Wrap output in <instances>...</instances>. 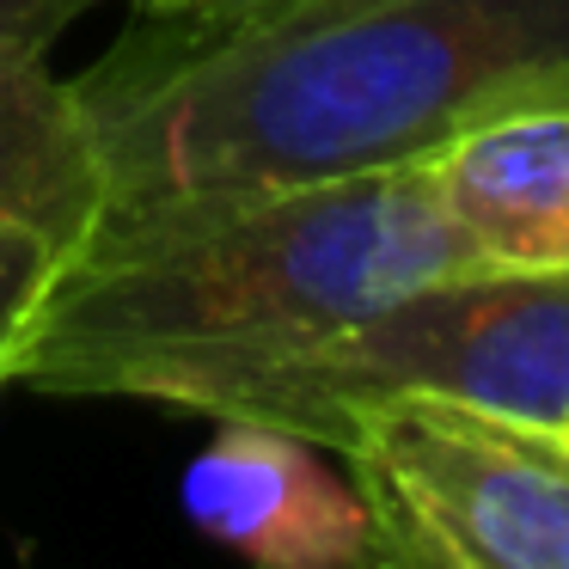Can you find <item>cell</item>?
Segmentation results:
<instances>
[{"mask_svg": "<svg viewBox=\"0 0 569 569\" xmlns=\"http://www.w3.org/2000/svg\"><path fill=\"white\" fill-rule=\"evenodd\" d=\"M380 569H569V441L435 398L343 417Z\"/></svg>", "mask_w": 569, "mask_h": 569, "instance_id": "cell-4", "label": "cell"}, {"mask_svg": "<svg viewBox=\"0 0 569 569\" xmlns=\"http://www.w3.org/2000/svg\"><path fill=\"white\" fill-rule=\"evenodd\" d=\"M557 441H569V429H563V435H557Z\"/></svg>", "mask_w": 569, "mask_h": 569, "instance_id": "cell-14", "label": "cell"}, {"mask_svg": "<svg viewBox=\"0 0 569 569\" xmlns=\"http://www.w3.org/2000/svg\"><path fill=\"white\" fill-rule=\"evenodd\" d=\"M62 251L68 246L56 233L0 214V349L19 343V331L31 325V312H38V300H43V288H50Z\"/></svg>", "mask_w": 569, "mask_h": 569, "instance_id": "cell-8", "label": "cell"}, {"mask_svg": "<svg viewBox=\"0 0 569 569\" xmlns=\"http://www.w3.org/2000/svg\"><path fill=\"white\" fill-rule=\"evenodd\" d=\"M0 214L74 246L99 221V166L74 92L43 62L0 56Z\"/></svg>", "mask_w": 569, "mask_h": 569, "instance_id": "cell-7", "label": "cell"}, {"mask_svg": "<svg viewBox=\"0 0 569 569\" xmlns=\"http://www.w3.org/2000/svg\"><path fill=\"white\" fill-rule=\"evenodd\" d=\"M343 569H380V557H373V545H368V557H356V563H343Z\"/></svg>", "mask_w": 569, "mask_h": 569, "instance_id": "cell-13", "label": "cell"}, {"mask_svg": "<svg viewBox=\"0 0 569 569\" xmlns=\"http://www.w3.org/2000/svg\"><path fill=\"white\" fill-rule=\"evenodd\" d=\"M92 0H0V56L13 62H43L50 43L87 13Z\"/></svg>", "mask_w": 569, "mask_h": 569, "instance_id": "cell-9", "label": "cell"}, {"mask_svg": "<svg viewBox=\"0 0 569 569\" xmlns=\"http://www.w3.org/2000/svg\"><path fill=\"white\" fill-rule=\"evenodd\" d=\"M184 515L251 569H343L368 557V508L319 441L214 417L184 471Z\"/></svg>", "mask_w": 569, "mask_h": 569, "instance_id": "cell-5", "label": "cell"}, {"mask_svg": "<svg viewBox=\"0 0 569 569\" xmlns=\"http://www.w3.org/2000/svg\"><path fill=\"white\" fill-rule=\"evenodd\" d=\"M184 7H202V13H239V7H270V0H184Z\"/></svg>", "mask_w": 569, "mask_h": 569, "instance_id": "cell-10", "label": "cell"}, {"mask_svg": "<svg viewBox=\"0 0 569 569\" xmlns=\"http://www.w3.org/2000/svg\"><path fill=\"white\" fill-rule=\"evenodd\" d=\"M441 276H478V263L422 160L300 190L117 209L62 251L19 331V380L56 398L172 410L190 386L307 349Z\"/></svg>", "mask_w": 569, "mask_h": 569, "instance_id": "cell-2", "label": "cell"}, {"mask_svg": "<svg viewBox=\"0 0 569 569\" xmlns=\"http://www.w3.org/2000/svg\"><path fill=\"white\" fill-rule=\"evenodd\" d=\"M386 398H435L532 435H563L569 270H478L405 288L319 343L190 386L172 410L270 422L331 453L343 417Z\"/></svg>", "mask_w": 569, "mask_h": 569, "instance_id": "cell-3", "label": "cell"}, {"mask_svg": "<svg viewBox=\"0 0 569 569\" xmlns=\"http://www.w3.org/2000/svg\"><path fill=\"white\" fill-rule=\"evenodd\" d=\"M99 214L417 166L471 123L569 104V0H270L129 13L68 80Z\"/></svg>", "mask_w": 569, "mask_h": 569, "instance_id": "cell-1", "label": "cell"}, {"mask_svg": "<svg viewBox=\"0 0 569 569\" xmlns=\"http://www.w3.org/2000/svg\"><path fill=\"white\" fill-rule=\"evenodd\" d=\"M13 380H19V343H7L0 349V392H7Z\"/></svg>", "mask_w": 569, "mask_h": 569, "instance_id": "cell-11", "label": "cell"}, {"mask_svg": "<svg viewBox=\"0 0 569 569\" xmlns=\"http://www.w3.org/2000/svg\"><path fill=\"white\" fill-rule=\"evenodd\" d=\"M136 13H172V7H184V0H129Z\"/></svg>", "mask_w": 569, "mask_h": 569, "instance_id": "cell-12", "label": "cell"}, {"mask_svg": "<svg viewBox=\"0 0 569 569\" xmlns=\"http://www.w3.org/2000/svg\"><path fill=\"white\" fill-rule=\"evenodd\" d=\"M422 166L478 270H569V104L471 123Z\"/></svg>", "mask_w": 569, "mask_h": 569, "instance_id": "cell-6", "label": "cell"}]
</instances>
